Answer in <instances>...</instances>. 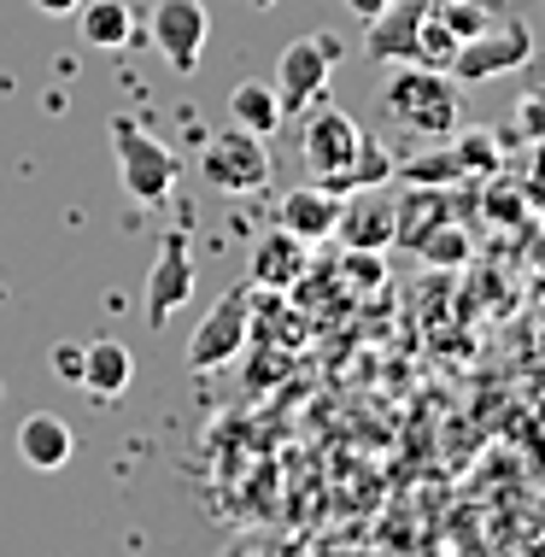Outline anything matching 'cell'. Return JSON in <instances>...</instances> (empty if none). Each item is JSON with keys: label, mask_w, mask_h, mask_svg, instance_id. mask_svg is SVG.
<instances>
[{"label": "cell", "mask_w": 545, "mask_h": 557, "mask_svg": "<svg viewBox=\"0 0 545 557\" xmlns=\"http://www.w3.org/2000/svg\"><path fill=\"white\" fill-rule=\"evenodd\" d=\"M382 112L393 124L429 135V141H446L463 117V88L451 71L422 65V59H399V71L382 83Z\"/></svg>", "instance_id": "1"}, {"label": "cell", "mask_w": 545, "mask_h": 557, "mask_svg": "<svg viewBox=\"0 0 545 557\" xmlns=\"http://www.w3.org/2000/svg\"><path fill=\"white\" fill-rule=\"evenodd\" d=\"M106 135H112V159H117V183L129 188V200L141 206H164L176 188V153L159 141V135H147L141 124H129V117H112L106 124Z\"/></svg>", "instance_id": "2"}, {"label": "cell", "mask_w": 545, "mask_h": 557, "mask_svg": "<svg viewBox=\"0 0 545 557\" xmlns=\"http://www.w3.org/2000/svg\"><path fill=\"white\" fill-rule=\"evenodd\" d=\"M340 36H329V29H317V36H299L287 41L282 59H276V95H282V112L287 117H306L311 100H323L329 77H335L340 65Z\"/></svg>", "instance_id": "3"}, {"label": "cell", "mask_w": 545, "mask_h": 557, "mask_svg": "<svg viewBox=\"0 0 545 557\" xmlns=\"http://www.w3.org/2000/svg\"><path fill=\"white\" fill-rule=\"evenodd\" d=\"M358 147H363V124L352 112H335V107L311 112L306 135H299V159H306V171L323 188H335V194H346V171H352Z\"/></svg>", "instance_id": "4"}, {"label": "cell", "mask_w": 545, "mask_h": 557, "mask_svg": "<svg viewBox=\"0 0 545 557\" xmlns=\"http://www.w3.org/2000/svg\"><path fill=\"white\" fill-rule=\"evenodd\" d=\"M200 171H206V183L218 194H259L270 183V147H264V135L230 124L223 135L206 141Z\"/></svg>", "instance_id": "5"}, {"label": "cell", "mask_w": 545, "mask_h": 557, "mask_svg": "<svg viewBox=\"0 0 545 557\" xmlns=\"http://www.w3.org/2000/svg\"><path fill=\"white\" fill-rule=\"evenodd\" d=\"M252 335V282H240V288H230L218 299V306L206 311V323L194 329L188 341V370H218L230 364V358L247 346Z\"/></svg>", "instance_id": "6"}, {"label": "cell", "mask_w": 545, "mask_h": 557, "mask_svg": "<svg viewBox=\"0 0 545 557\" xmlns=\"http://www.w3.org/2000/svg\"><path fill=\"white\" fill-rule=\"evenodd\" d=\"M528 53H534V29L510 18L505 29H475V36L458 41V53H451V77L458 83H487V77H505V71L528 65Z\"/></svg>", "instance_id": "7"}, {"label": "cell", "mask_w": 545, "mask_h": 557, "mask_svg": "<svg viewBox=\"0 0 545 557\" xmlns=\"http://www.w3.org/2000/svg\"><path fill=\"white\" fill-rule=\"evenodd\" d=\"M206 36H211V12L206 0H159L153 7V48L164 53V65L194 77L206 59Z\"/></svg>", "instance_id": "8"}, {"label": "cell", "mask_w": 545, "mask_h": 557, "mask_svg": "<svg viewBox=\"0 0 545 557\" xmlns=\"http://www.w3.org/2000/svg\"><path fill=\"white\" fill-rule=\"evenodd\" d=\"M194 299V252H188V230H171L159 240L153 276H147V323L164 329V318H176Z\"/></svg>", "instance_id": "9"}, {"label": "cell", "mask_w": 545, "mask_h": 557, "mask_svg": "<svg viewBox=\"0 0 545 557\" xmlns=\"http://www.w3.org/2000/svg\"><path fill=\"white\" fill-rule=\"evenodd\" d=\"M434 0H387L382 12L370 18V36H363V53L375 65H399V59H417V36L429 24Z\"/></svg>", "instance_id": "10"}, {"label": "cell", "mask_w": 545, "mask_h": 557, "mask_svg": "<svg viewBox=\"0 0 545 557\" xmlns=\"http://www.w3.org/2000/svg\"><path fill=\"white\" fill-rule=\"evenodd\" d=\"M306 259H311V240H299L294 230H270L259 235V247H252L247 259V282L252 288H270V294H287L299 276H306Z\"/></svg>", "instance_id": "11"}, {"label": "cell", "mask_w": 545, "mask_h": 557, "mask_svg": "<svg viewBox=\"0 0 545 557\" xmlns=\"http://www.w3.org/2000/svg\"><path fill=\"white\" fill-rule=\"evenodd\" d=\"M18 458L29 463V470H41V475H53V470H65L71 458H77V434H71L65 417H53V411H29L24 423H18Z\"/></svg>", "instance_id": "12"}, {"label": "cell", "mask_w": 545, "mask_h": 557, "mask_svg": "<svg viewBox=\"0 0 545 557\" xmlns=\"http://www.w3.org/2000/svg\"><path fill=\"white\" fill-rule=\"evenodd\" d=\"M340 206H346V194L323 188V183H299V188L282 194V212L276 218H282V230H294L299 240H323V235H335Z\"/></svg>", "instance_id": "13"}, {"label": "cell", "mask_w": 545, "mask_h": 557, "mask_svg": "<svg viewBox=\"0 0 545 557\" xmlns=\"http://www.w3.org/2000/svg\"><path fill=\"white\" fill-rule=\"evenodd\" d=\"M335 235L346 240V247H375V252H382L387 240H399V206H393L387 194L363 188V200L340 206V223H335Z\"/></svg>", "instance_id": "14"}, {"label": "cell", "mask_w": 545, "mask_h": 557, "mask_svg": "<svg viewBox=\"0 0 545 557\" xmlns=\"http://www.w3.org/2000/svg\"><path fill=\"white\" fill-rule=\"evenodd\" d=\"M129 382H135V352L124 341H88L83 346V382L95 399H117V394H129Z\"/></svg>", "instance_id": "15"}, {"label": "cell", "mask_w": 545, "mask_h": 557, "mask_svg": "<svg viewBox=\"0 0 545 557\" xmlns=\"http://www.w3.org/2000/svg\"><path fill=\"white\" fill-rule=\"evenodd\" d=\"M282 95H276V83H259V77H247V83H235L230 88V124L235 129H252V135H276L282 129Z\"/></svg>", "instance_id": "16"}, {"label": "cell", "mask_w": 545, "mask_h": 557, "mask_svg": "<svg viewBox=\"0 0 545 557\" xmlns=\"http://www.w3.org/2000/svg\"><path fill=\"white\" fill-rule=\"evenodd\" d=\"M77 24H83V41H88V48H100V53L129 48V36H135L129 0H83V7H77Z\"/></svg>", "instance_id": "17"}, {"label": "cell", "mask_w": 545, "mask_h": 557, "mask_svg": "<svg viewBox=\"0 0 545 557\" xmlns=\"http://www.w3.org/2000/svg\"><path fill=\"white\" fill-rule=\"evenodd\" d=\"M399 171V159L387 153L382 141H375V135H363V147H358V159H352V171H346V194H363V188H382L387 176Z\"/></svg>", "instance_id": "18"}, {"label": "cell", "mask_w": 545, "mask_h": 557, "mask_svg": "<svg viewBox=\"0 0 545 557\" xmlns=\"http://www.w3.org/2000/svg\"><path fill=\"white\" fill-rule=\"evenodd\" d=\"M417 259L422 264H463L469 259V235L458 230V223H434V230H422V240H417Z\"/></svg>", "instance_id": "19"}, {"label": "cell", "mask_w": 545, "mask_h": 557, "mask_svg": "<svg viewBox=\"0 0 545 557\" xmlns=\"http://www.w3.org/2000/svg\"><path fill=\"white\" fill-rule=\"evenodd\" d=\"M458 41H463V36L441 18V7H434L429 24H422V36H417V59H422V65H441V71H446L451 53H458Z\"/></svg>", "instance_id": "20"}, {"label": "cell", "mask_w": 545, "mask_h": 557, "mask_svg": "<svg viewBox=\"0 0 545 557\" xmlns=\"http://www.w3.org/2000/svg\"><path fill=\"white\" fill-rule=\"evenodd\" d=\"M346 282H358V288H382V259H375V247H346Z\"/></svg>", "instance_id": "21"}, {"label": "cell", "mask_w": 545, "mask_h": 557, "mask_svg": "<svg viewBox=\"0 0 545 557\" xmlns=\"http://www.w3.org/2000/svg\"><path fill=\"white\" fill-rule=\"evenodd\" d=\"M53 375L59 382H83V346H53Z\"/></svg>", "instance_id": "22"}, {"label": "cell", "mask_w": 545, "mask_h": 557, "mask_svg": "<svg viewBox=\"0 0 545 557\" xmlns=\"http://www.w3.org/2000/svg\"><path fill=\"white\" fill-rule=\"evenodd\" d=\"M36 12H48V18H71V12L83 7V0H29Z\"/></svg>", "instance_id": "23"}, {"label": "cell", "mask_w": 545, "mask_h": 557, "mask_svg": "<svg viewBox=\"0 0 545 557\" xmlns=\"http://www.w3.org/2000/svg\"><path fill=\"white\" fill-rule=\"evenodd\" d=\"M382 7H387V0H346V12H352V18H363V24H370Z\"/></svg>", "instance_id": "24"}, {"label": "cell", "mask_w": 545, "mask_h": 557, "mask_svg": "<svg viewBox=\"0 0 545 557\" xmlns=\"http://www.w3.org/2000/svg\"><path fill=\"white\" fill-rule=\"evenodd\" d=\"M247 7H259V12H270V7H276V0H247Z\"/></svg>", "instance_id": "25"}]
</instances>
